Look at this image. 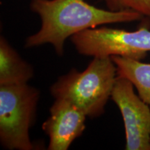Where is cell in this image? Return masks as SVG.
Masks as SVG:
<instances>
[{
	"mask_svg": "<svg viewBox=\"0 0 150 150\" xmlns=\"http://www.w3.org/2000/svg\"><path fill=\"white\" fill-rule=\"evenodd\" d=\"M30 8L40 17L41 26L27 38L24 47L50 44L59 56L64 54L67 39L75 34L106 24L138 21L144 17L131 10L99 8L84 0H31Z\"/></svg>",
	"mask_w": 150,
	"mask_h": 150,
	"instance_id": "cell-1",
	"label": "cell"
},
{
	"mask_svg": "<svg viewBox=\"0 0 150 150\" xmlns=\"http://www.w3.org/2000/svg\"><path fill=\"white\" fill-rule=\"evenodd\" d=\"M117 77L111 56L93 57L84 70L72 69L60 76L50 87V93L54 99L72 101L87 117H97L104 114Z\"/></svg>",
	"mask_w": 150,
	"mask_h": 150,
	"instance_id": "cell-2",
	"label": "cell"
},
{
	"mask_svg": "<svg viewBox=\"0 0 150 150\" xmlns=\"http://www.w3.org/2000/svg\"><path fill=\"white\" fill-rule=\"evenodd\" d=\"M40 92L28 83L0 86V143L8 150H33L29 131L35 121Z\"/></svg>",
	"mask_w": 150,
	"mask_h": 150,
	"instance_id": "cell-3",
	"label": "cell"
},
{
	"mask_svg": "<svg viewBox=\"0 0 150 150\" xmlns=\"http://www.w3.org/2000/svg\"><path fill=\"white\" fill-rule=\"evenodd\" d=\"M81 55L120 56L140 60L150 52V30L142 27L134 31L107 27L86 29L70 38Z\"/></svg>",
	"mask_w": 150,
	"mask_h": 150,
	"instance_id": "cell-4",
	"label": "cell"
},
{
	"mask_svg": "<svg viewBox=\"0 0 150 150\" xmlns=\"http://www.w3.org/2000/svg\"><path fill=\"white\" fill-rule=\"evenodd\" d=\"M110 98L122 116L125 149L150 150V106L136 95L134 84L117 76Z\"/></svg>",
	"mask_w": 150,
	"mask_h": 150,
	"instance_id": "cell-5",
	"label": "cell"
},
{
	"mask_svg": "<svg viewBox=\"0 0 150 150\" xmlns=\"http://www.w3.org/2000/svg\"><path fill=\"white\" fill-rule=\"evenodd\" d=\"M87 115L72 101L55 99L50 108V116L42 125L50 142L49 150H67L86 129Z\"/></svg>",
	"mask_w": 150,
	"mask_h": 150,
	"instance_id": "cell-6",
	"label": "cell"
},
{
	"mask_svg": "<svg viewBox=\"0 0 150 150\" xmlns=\"http://www.w3.org/2000/svg\"><path fill=\"white\" fill-rule=\"evenodd\" d=\"M34 75L32 65L22 59L4 36L0 37V86L28 83Z\"/></svg>",
	"mask_w": 150,
	"mask_h": 150,
	"instance_id": "cell-7",
	"label": "cell"
},
{
	"mask_svg": "<svg viewBox=\"0 0 150 150\" xmlns=\"http://www.w3.org/2000/svg\"><path fill=\"white\" fill-rule=\"evenodd\" d=\"M111 58L117 67V76L130 81L140 98L150 106V63L124 56Z\"/></svg>",
	"mask_w": 150,
	"mask_h": 150,
	"instance_id": "cell-8",
	"label": "cell"
},
{
	"mask_svg": "<svg viewBox=\"0 0 150 150\" xmlns=\"http://www.w3.org/2000/svg\"><path fill=\"white\" fill-rule=\"evenodd\" d=\"M110 11L131 10L150 19V0H104Z\"/></svg>",
	"mask_w": 150,
	"mask_h": 150,
	"instance_id": "cell-9",
	"label": "cell"
}]
</instances>
